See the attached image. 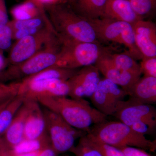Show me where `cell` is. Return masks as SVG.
Listing matches in <instances>:
<instances>
[{
	"mask_svg": "<svg viewBox=\"0 0 156 156\" xmlns=\"http://www.w3.org/2000/svg\"><path fill=\"white\" fill-rule=\"evenodd\" d=\"M108 56L114 65L120 69L141 76L140 65L130 55L125 53H108Z\"/></svg>",
	"mask_w": 156,
	"mask_h": 156,
	"instance_id": "cell-24",
	"label": "cell"
},
{
	"mask_svg": "<svg viewBox=\"0 0 156 156\" xmlns=\"http://www.w3.org/2000/svg\"><path fill=\"white\" fill-rule=\"evenodd\" d=\"M42 106L59 115L71 126L88 132L91 127L107 121V116L87 100L68 96L38 97L35 98Z\"/></svg>",
	"mask_w": 156,
	"mask_h": 156,
	"instance_id": "cell-2",
	"label": "cell"
},
{
	"mask_svg": "<svg viewBox=\"0 0 156 156\" xmlns=\"http://www.w3.org/2000/svg\"><path fill=\"white\" fill-rule=\"evenodd\" d=\"M61 43L56 36L44 48L22 62L9 66L0 76V83L21 82L26 78L55 65Z\"/></svg>",
	"mask_w": 156,
	"mask_h": 156,
	"instance_id": "cell-4",
	"label": "cell"
},
{
	"mask_svg": "<svg viewBox=\"0 0 156 156\" xmlns=\"http://www.w3.org/2000/svg\"><path fill=\"white\" fill-rule=\"evenodd\" d=\"M9 66L7 58L4 56V53L0 52V76Z\"/></svg>",
	"mask_w": 156,
	"mask_h": 156,
	"instance_id": "cell-35",
	"label": "cell"
},
{
	"mask_svg": "<svg viewBox=\"0 0 156 156\" xmlns=\"http://www.w3.org/2000/svg\"><path fill=\"white\" fill-rule=\"evenodd\" d=\"M25 98L17 95L0 111V138L7 130L15 115L24 101Z\"/></svg>",
	"mask_w": 156,
	"mask_h": 156,
	"instance_id": "cell-22",
	"label": "cell"
},
{
	"mask_svg": "<svg viewBox=\"0 0 156 156\" xmlns=\"http://www.w3.org/2000/svg\"><path fill=\"white\" fill-rule=\"evenodd\" d=\"M59 40L61 47L57 61L53 67L77 69L93 65L101 56L108 52L99 43Z\"/></svg>",
	"mask_w": 156,
	"mask_h": 156,
	"instance_id": "cell-5",
	"label": "cell"
},
{
	"mask_svg": "<svg viewBox=\"0 0 156 156\" xmlns=\"http://www.w3.org/2000/svg\"><path fill=\"white\" fill-rule=\"evenodd\" d=\"M136 47L143 57H156V27L151 21L140 20L132 25Z\"/></svg>",
	"mask_w": 156,
	"mask_h": 156,
	"instance_id": "cell-13",
	"label": "cell"
},
{
	"mask_svg": "<svg viewBox=\"0 0 156 156\" xmlns=\"http://www.w3.org/2000/svg\"><path fill=\"white\" fill-rule=\"evenodd\" d=\"M120 122L131 127L138 123L145 122L156 126V110L152 105L133 103L122 101L114 115Z\"/></svg>",
	"mask_w": 156,
	"mask_h": 156,
	"instance_id": "cell-9",
	"label": "cell"
},
{
	"mask_svg": "<svg viewBox=\"0 0 156 156\" xmlns=\"http://www.w3.org/2000/svg\"><path fill=\"white\" fill-rule=\"evenodd\" d=\"M140 62V69L144 76L156 78V57H143Z\"/></svg>",
	"mask_w": 156,
	"mask_h": 156,
	"instance_id": "cell-30",
	"label": "cell"
},
{
	"mask_svg": "<svg viewBox=\"0 0 156 156\" xmlns=\"http://www.w3.org/2000/svg\"><path fill=\"white\" fill-rule=\"evenodd\" d=\"M129 101L133 103L152 105L156 102V78L140 77L128 91Z\"/></svg>",
	"mask_w": 156,
	"mask_h": 156,
	"instance_id": "cell-16",
	"label": "cell"
},
{
	"mask_svg": "<svg viewBox=\"0 0 156 156\" xmlns=\"http://www.w3.org/2000/svg\"><path fill=\"white\" fill-rule=\"evenodd\" d=\"M87 136L92 140L94 145L100 151L103 156H126L119 149L99 142Z\"/></svg>",
	"mask_w": 156,
	"mask_h": 156,
	"instance_id": "cell-31",
	"label": "cell"
},
{
	"mask_svg": "<svg viewBox=\"0 0 156 156\" xmlns=\"http://www.w3.org/2000/svg\"><path fill=\"white\" fill-rule=\"evenodd\" d=\"M127 95V92L121 87L104 78L101 79L90 99L95 108L107 116L114 115L118 104Z\"/></svg>",
	"mask_w": 156,
	"mask_h": 156,
	"instance_id": "cell-8",
	"label": "cell"
},
{
	"mask_svg": "<svg viewBox=\"0 0 156 156\" xmlns=\"http://www.w3.org/2000/svg\"><path fill=\"white\" fill-rule=\"evenodd\" d=\"M12 156H16V155L15 154H14L13 155H12Z\"/></svg>",
	"mask_w": 156,
	"mask_h": 156,
	"instance_id": "cell-40",
	"label": "cell"
},
{
	"mask_svg": "<svg viewBox=\"0 0 156 156\" xmlns=\"http://www.w3.org/2000/svg\"><path fill=\"white\" fill-rule=\"evenodd\" d=\"M34 1H38V2H40V1H39V0H34Z\"/></svg>",
	"mask_w": 156,
	"mask_h": 156,
	"instance_id": "cell-41",
	"label": "cell"
},
{
	"mask_svg": "<svg viewBox=\"0 0 156 156\" xmlns=\"http://www.w3.org/2000/svg\"><path fill=\"white\" fill-rule=\"evenodd\" d=\"M108 0H70L73 9L83 17L92 20L103 17Z\"/></svg>",
	"mask_w": 156,
	"mask_h": 156,
	"instance_id": "cell-19",
	"label": "cell"
},
{
	"mask_svg": "<svg viewBox=\"0 0 156 156\" xmlns=\"http://www.w3.org/2000/svg\"><path fill=\"white\" fill-rule=\"evenodd\" d=\"M42 108L51 147L58 154L70 151L75 146L76 139L87 134L85 131L68 124L56 113Z\"/></svg>",
	"mask_w": 156,
	"mask_h": 156,
	"instance_id": "cell-6",
	"label": "cell"
},
{
	"mask_svg": "<svg viewBox=\"0 0 156 156\" xmlns=\"http://www.w3.org/2000/svg\"><path fill=\"white\" fill-rule=\"evenodd\" d=\"M10 12L14 20L33 19L46 14L44 5L34 0H25L13 7Z\"/></svg>",
	"mask_w": 156,
	"mask_h": 156,
	"instance_id": "cell-20",
	"label": "cell"
},
{
	"mask_svg": "<svg viewBox=\"0 0 156 156\" xmlns=\"http://www.w3.org/2000/svg\"><path fill=\"white\" fill-rule=\"evenodd\" d=\"M13 98H12L8 99V100L5 101H2V102H0V111H1L2 110V109L4 108L5 107V106L6 105H7V104L9 103V101H11V99Z\"/></svg>",
	"mask_w": 156,
	"mask_h": 156,
	"instance_id": "cell-39",
	"label": "cell"
},
{
	"mask_svg": "<svg viewBox=\"0 0 156 156\" xmlns=\"http://www.w3.org/2000/svg\"><path fill=\"white\" fill-rule=\"evenodd\" d=\"M12 31L8 24L0 26V52L10 50L12 45Z\"/></svg>",
	"mask_w": 156,
	"mask_h": 156,
	"instance_id": "cell-29",
	"label": "cell"
},
{
	"mask_svg": "<svg viewBox=\"0 0 156 156\" xmlns=\"http://www.w3.org/2000/svg\"><path fill=\"white\" fill-rule=\"evenodd\" d=\"M9 21L5 0H0V26L6 25Z\"/></svg>",
	"mask_w": 156,
	"mask_h": 156,
	"instance_id": "cell-33",
	"label": "cell"
},
{
	"mask_svg": "<svg viewBox=\"0 0 156 156\" xmlns=\"http://www.w3.org/2000/svg\"><path fill=\"white\" fill-rule=\"evenodd\" d=\"M133 25L143 19L136 14L129 0H108L103 17Z\"/></svg>",
	"mask_w": 156,
	"mask_h": 156,
	"instance_id": "cell-18",
	"label": "cell"
},
{
	"mask_svg": "<svg viewBox=\"0 0 156 156\" xmlns=\"http://www.w3.org/2000/svg\"><path fill=\"white\" fill-rule=\"evenodd\" d=\"M52 28H47L38 33L15 41L11 45L7 58L9 66L18 64L30 58L56 38Z\"/></svg>",
	"mask_w": 156,
	"mask_h": 156,
	"instance_id": "cell-7",
	"label": "cell"
},
{
	"mask_svg": "<svg viewBox=\"0 0 156 156\" xmlns=\"http://www.w3.org/2000/svg\"><path fill=\"white\" fill-rule=\"evenodd\" d=\"M101 80L100 72L94 65L84 66L68 80L70 87L69 96L75 99L91 97Z\"/></svg>",
	"mask_w": 156,
	"mask_h": 156,
	"instance_id": "cell-10",
	"label": "cell"
},
{
	"mask_svg": "<svg viewBox=\"0 0 156 156\" xmlns=\"http://www.w3.org/2000/svg\"><path fill=\"white\" fill-rule=\"evenodd\" d=\"M70 151L76 156H103L87 134L80 137L77 145Z\"/></svg>",
	"mask_w": 156,
	"mask_h": 156,
	"instance_id": "cell-26",
	"label": "cell"
},
{
	"mask_svg": "<svg viewBox=\"0 0 156 156\" xmlns=\"http://www.w3.org/2000/svg\"><path fill=\"white\" fill-rule=\"evenodd\" d=\"M48 134L42 106L35 99L26 121L24 139H38Z\"/></svg>",
	"mask_w": 156,
	"mask_h": 156,
	"instance_id": "cell-17",
	"label": "cell"
},
{
	"mask_svg": "<svg viewBox=\"0 0 156 156\" xmlns=\"http://www.w3.org/2000/svg\"><path fill=\"white\" fill-rule=\"evenodd\" d=\"M42 151H37L33 152L28 153L22 154L18 155H16V156H38Z\"/></svg>",
	"mask_w": 156,
	"mask_h": 156,
	"instance_id": "cell-38",
	"label": "cell"
},
{
	"mask_svg": "<svg viewBox=\"0 0 156 156\" xmlns=\"http://www.w3.org/2000/svg\"><path fill=\"white\" fill-rule=\"evenodd\" d=\"M35 99L25 98L11 125L2 136L6 144L11 149L24 140L26 121Z\"/></svg>",
	"mask_w": 156,
	"mask_h": 156,
	"instance_id": "cell-14",
	"label": "cell"
},
{
	"mask_svg": "<svg viewBox=\"0 0 156 156\" xmlns=\"http://www.w3.org/2000/svg\"><path fill=\"white\" fill-rule=\"evenodd\" d=\"M14 154L12 149L8 147L2 138H0V156H12Z\"/></svg>",
	"mask_w": 156,
	"mask_h": 156,
	"instance_id": "cell-34",
	"label": "cell"
},
{
	"mask_svg": "<svg viewBox=\"0 0 156 156\" xmlns=\"http://www.w3.org/2000/svg\"><path fill=\"white\" fill-rule=\"evenodd\" d=\"M58 154L51 146L46 148L40 153L38 156H58Z\"/></svg>",
	"mask_w": 156,
	"mask_h": 156,
	"instance_id": "cell-36",
	"label": "cell"
},
{
	"mask_svg": "<svg viewBox=\"0 0 156 156\" xmlns=\"http://www.w3.org/2000/svg\"><path fill=\"white\" fill-rule=\"evenodd\" d=\"M80 69H70L59 67H50L38 73L26 78L21 81L23 83H30L45 80L58 79L67 80L71 78Z\"/></svg>",
	"mask_w": 156,
	"mask_h": 156,
	"instance_id": "cell-21",
	"label": "cell"
},
{
	"mask_svg": "<svg viewBox=\"0 0 156 156\" xmlns=\"http://www.w3.org/2000/svg\"><path fill=\"white\" fill-rule=\"evenodd\" d=\"M12 31L34 28L52 27L47 14L33 19L10 20L8 23Z\"/></svg>",
	"mask_w": 156,
	"mask_h": 156,
	"instance_id": "cell-25",
	"label": "cell"
},
{
	"mask_svg": "<svg viewBox=\"0 0 156 156\" xmlns=\"http://www.w3.org/2000/svg\"><path fill=\"white\" fill-rule=\"evenodd\" d=\"M90 138L118 148L131 147L154 152L156 140L147 139L121 122L105 121L94 125L87 132Z\"/></svg>",
	"mask_w": 156,
	"mask_h": 156,
	"instance_id": "cell-3",
	"label": "cell"
},
{
	"mask_svg": "<svg viewBox=\"0 0 156 156\" xmlns=\"http://www.w3.org/2000/svg\"><path fill=\"white\" fill-rule=\"evenodd\" d=\"M44 6L50 5L63 2H67L69 0H39Z\"/></svg>",
	"mask_w": 156,
	"mask_h": 156,
	"instance_id": "cell-37",
	"label": "cell"
},
{
	"mask_svg": "<svg viewBox=\"0 0 156 156\" xmlns=\"http://www.w3.org/2000/svg\"><path fill=\"white\" fill-rule=\"evenodd\" d=\"M119 149L126 156H153L144 150L138 148L126 147Z\"/></svg>",
	"mask_w": 156,
	"mask_h": 156,
	"instance_id": "cell-32",
	"label": "cell"
},
{
	"mask_svg": "<svg viewBox=\"0 0 156 156\" xmlns=\"http://www.w3.org/2000/svg\"><path fill=\"white\" fill-rule=\"evenodd\" d=\"M136 14L142 19L155 10L156 0H129Z\"/></svg>",
	"mask_w": 156,
	"mask_h": 156,
	"instance_id": "cell-27",
	"label": "cell"
},
{
	"mask_svg": "<svg viewBox=\"0 0 156 156\" xmlns=\"http://www.w3.org/2000/svg\"><path fill=\"white\" fill-rule=\"evenodd\" d=\"M69 93L68 80L53 79L27 84L20 82L17 95L35 99L38 97L69 96Z\"/></svg>",
	"mask_w": 156,
	"mask_h": 156,
	"instance_id": "cell-11",
	"label": "cell"
},
{
	"mask_svg": "<svg viewBox=\"0 0 156 156\" xmlns=\"http://www.w3.org/2000/svg\"><path fill=\"white\" fill-rule=\"evenodd\" d=\"M44 7L52 28L59 39L99 43L90 21L77 13L68 2Z\"/></svg>",
	"mask_w": 156,
	"mask_h": 156,
	"instance_id": "cell-1",
	"label": "cell"
},
{
	"mask_svg": "<svg viewBox=\"0 0 156 156\" xmlns=\"http://www.w3.org/2000/svg\"><path fill=\"white\" fill-rule=\"evenodd\" d=\"M20 82L0 83V102L14 98L18 94Z\"/></svg>",
	"mask_w": 156,
	"mask_h": 156,
	"instance_id": "cell-28",
	"label": "cell"
},
{
	"mask_svg": "<svg viewBox=\"0 0 156 156\" xmlns=\"http://www.w3.org/2000/svg\"><path fill=\"white\" fill-rule=\"evenodd\" d=\"M108 53L107 52L103 54L94 65L104 76V78L116 84L128 93L141 76L125 71L116 67L109 57Z\"/></svg>",
	"mask_w": 156,
	"mask_h": 156,
	"instance_id": "cell-12",
	"label": "cell"
},
{
	"mask_svg": "<svg viewBox=\"0 0 156 156\" xmlns=\"http://www.w3.org/2000/svg\"><path fill=\"white\" fill-rule=\"evenodd\" d=\"M51 146L48 134L38 139L23 140L12 149L16 155L43 150Z\"/></svg>",
	"mask_w": 156,
	"mask_h": 156,
	"instance_id": "cell-23",
	"label": "cell"
},
{
	"mask_svg": "<svg viewBox=\"0 0 156 156\" xmlns=\"http://www.w3.org/2000/svg\"><path fill=\"white\" fill-rule=\"evenodd\" d=\"M89 20L93 26L98 40L122 44V36L131 26L128 23L105 17Z\"/></svg>",
	"mask_w": 156,
	"mask_h": 156,
	"instance_id": "cell-15",
	"label": "cell"
}]
</instances>
